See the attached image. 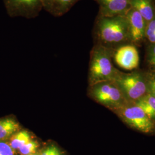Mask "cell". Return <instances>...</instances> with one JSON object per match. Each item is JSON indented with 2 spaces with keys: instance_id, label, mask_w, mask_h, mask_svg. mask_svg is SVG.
Listing matches in <instances>:
<instances>
[{
  "instance_id": "obj_7",
  "label": "cell",
  "mask_w": 155,
  "mask_h": 155,
  "mask_svg": "<svg viewBox=\"0 0 155 155\" xmlns=\"http://www.w3.org/2000/svg\"><path fill=\"white\" fill-rule=\"evenodd\" d=\"M113 58L118 66L126 70H132L139 66V52L133 45H123L117 48Z\"/></svg>"
},
{
  "instance_id": "obj_19",
  "label": "cell",
  "mask_w": 155,
  "mask_h": 155,
  "mask_svg": "<svg viewBox=\"0 0 155 155\" xmlns=\"http://www.w3.org/2000/svg\"><path fill=\"white\" fill-rule=\"evenodd\" d=\"M0 155H15V150L5 141H0Z\"/></svg>"
},
{
  "instance_id": "obj_13",
  "label": "cell",
  "mask_w": 155,
  "mask_h": 155,
  "mask_svg": "<svg viewBox=\"0 0 155 155\" xmlns=\"http://www.w3.org/2000/svg\"><path fill=\"white\" fill-rule=\"evenodd\" d=\"M135 104L140 107L146 114L155 122V97L147 93L137 101Z\"/></svg>"
},
{
  "instance_id": "obj_8",
  "label": "cell",
  "mask_w": 155,
  "mask_h": 155,
  "mask_svg": "<svg viewBox=\"0 0 155 155\" xmlns=\"http://www.w3.org/2000/svg\"><path fill=\"white\" fill-rule=\"evenodd\" d=\"M125 15L128 22L130 41L134 43L140 42L145 38L148 22L138 12L131 7Z\"/></svg>"
},
{
  "instance_id": "obj_20",
  "label": "cell",
  "mask_w": 155,
  "mask_h": 155,
  "mask_svg": "<svg viewBox=\"0 0 155 155\" xmlns=\"http://www.w3.org/2000/svg\"><path fill=\"white\" fill-rule=\"evenodd\" d=\"M54 145H51L47 147L45 149L43 150L41 153V155H52L53 151Z\"/></svg>"
},
{
  "instance_id": "obj_12",
  "label": "cell",
  "mask_w": 155,
  "mask_h": 155,
  "mask_svg": "<svg viewBox=\"0 0 155 155\" xmlns=\"http://www.w3.org/2000/svg\"><path fill=\"white\" fill-rule=\"evenodd\" d=\"M20 129L18 122L12 118H3L0 120V141H5Z\"/></svg>"
},
{
  "instance_id": "obj_15",
  "label": "cell",
  "mask_w": 155,
  "mask_h": 155,
  "mask_svg": "<svg viewBox=\"0 0 155 155\" xmlns=\"http://www.w3.org/2000/svg\"><path fill=\"white\" fill-rule=\"evenodd\" d=\"M38 146L39 145L38 142L31 140L26 144L22 145L18 150L21 155H32L35 153Z\"/></svg>"
},
{
  "instance_id": "obj_11",
  "label": "cell",
  "mask_w": 155,
  "mask_h": 155,
  "mask_svg": "<svg viewBox=\"0 0 155 155\" xmlns=\"http://www.w3.org/2000/svg\"><path fill=\"white\" fill-rule=\"evenodd\" d=\"M130 7L136 10L147 22L155 16V7L153 0H131Z\"/></svg>"
},
{
  "instance_id": "obj_6",
  "label": "cell",
  "mask_w": 155,
  "mask_h": 155,
  "mask_svg": "<svg viewBox=\"0 0 155 155\" xmlns=\"http://www.w3.org/2000/svg\"><path fill=\"white\" fill-rule=\"evenodd\" d=\"M4 2L8 15L12 18H35L43 9L41 0H4Z\"/></svg>"
},
{
  "instance_id": "obj_2",
  "label": "cell",
  "mask_w": 155,
  "mask_h": 155,
  "mask_svg": "<svg viewBox=\"0 0 155 155\" xmlns=\"http://www.w3.org/2000/svg\"><path fill=\"white\" fill-rule=\"evenodd\" d=\"M114 49L95 44L91 52L89 64V85L114 81L121 71L112 63Z\"/></svg>"
},
{
  "instance_id": "obj_5",
  "label": "cell",
  "mask_w": 155,
  "mask_h": 155,
  "mask_svg": "<svg viewBox=\"0 0 155 155\" xmlns=\"http://www.w3.org/2000/svg\"><path fill=\"white\" fill-rule=\"evenodd\" d=\"M129 127L140 132L152 133L155 132V122L135 103L129 102L114 112Z\"/></svg>"
},
{
  "instance_id": "obj_1",
  "label": "cell",
  "mask_w": 155,
  "mask_h": 155,
  "mask_svg": "<svg viewBox=\"0 0 155 155\" xmlns=\"http://www.w3.org/2000/svg\"><path fill=\"white\" fill-rule=\"evenodd\" d=\"M94 35L96 44L114 50L129 41V27L126 15H98L94 25Z\"/></svg>"
},
{
  "instance_id": "obj_14",
  "label": "cell",
  "mask_w": 155,
  "mask_h": 155,
  "mask_svg": "<svg viewBox=\"0 0 155 155\" xmlns=\"http://www.w3.org/2000/svg\"><path fill=\"white\" fill-rule=\"evenodd\" d=\"M31 140V135L26 130L18 131L10 138L9 144L14 150H18L22 145Z\"/></svg>"
},
{
  "instance_id": "obj_17",
  "label": "cell",
  "mask_w": 155,
  "mask_h": 155,
  "mask_svg": "<svg viewBox=\"0 0 155 155\" xmlns=\"http://www.w3.org/2000/svg\"><path fill=\"white\" fill-rule=\"evenodd\" d=\"M146 75L147 83V92L155 97V71L150 72Z\"/></svg>"
},
{
  "instance_id": "obj_16",
  "label": "cell",
  "mask_w": 155,
  "mask_h": 155,
  "mask_svg": "<svg viewBox=\"0 0 155 155\" xmlns=\"http://www.w3.org/2000/svg\"><path fill=\"white\" fill-rule=\"evenodd\" d=\"M145 38L148 39L151 44H155V16L147 23Z\"/></svg>"
},
{
  "instance_id": "obj_4",
  "label": "cell",
  "mask_w": 155,
  "mask_h": 155,
  "mask_svg": "<svg viewBox=\"0 0 155 155\" xmlns=\"http://www.w3.org/2000/svg\"><path fill=\"white\" fill-rule=\"evenodd\" d=\"M129 102L135 103L148 93L146 75L138 71L121 73L113 81Z\"/></svg>"
},
{
  "instance_id": "obj_9",
  "label": "cell",
  "mask_w": 155,
  "mask_h": 155,
  "mask_svg": "<svg viewBox=\"0 0 155 155\" xmlns=\"http://www.w3.org/2000/svg\"><path fill=\"white\" fill-rule=\"evenodd\" d=\"M100 6L98 15L114 16L126 15L130 8L131 0H95Z\"/></svg>"
},
{
  "instance_id": "obj_18",
  "label": "cell",
  "mask_w": 155,
  "mask_h": 155,
  "mask_svg": "<svg viewBox=\"0 0 155 155\" xmlns=\"http://www.w3.org/2000/svg\"><path fill=\"white\" fill-rule=\"evenodd\" d=\"M147 61L155 71V44H151L147 50Z\"/></svg>"
},
{
  "instance_id": "obj_10",
  "label": "cell",
  "mask_w": 155,
  "mask_h": 155,
  "mask_svg": "<svg viewBox=\"0 0 155 155\" xmlns=\"http://www.w3.org/2000/svg\"><path fill=\"white\" fill-rule=\"evenodd\" d=\"M80 0H41L43 9L53 16H63Z\"/></svg>"
},
{
  "instance_id": "obj_22",
  "label": "cell",
  "mask_w": 155,
  "mask_h": 155,
  "mask_svg": "<svg viewBox=\"0 0 155 155\" xmlns=\"http://www.w3.org/2000/svg\"><path fill=\"white\" fill-rule=\"evenodd\" d=\"M36 155V154H32V155Z\"/></svg>"
},
{
  "instance_id": "obj_3",
  "label": "cell",
  "mask_w": 155,
  "mask_h": 155,
  "mask_svg": "<svg viewBox=\"0 0 155 155\" xmlns=\"http://www.w3.org/2000/svg\"><path fill=\"white\" fill-rule=\"evenodd\" d=\"M89 94L92 99L113 112L129 103L113 81L102 82L90 86Z\"/></svg>"
},
{
  "instance_id": "obj_21",
  "label": "cell",
  "mask_w": 155,
  "mask_h": 155,
  "mask_svg": "<svg viewBox=\"0 0 155 155\" xmlns=\"http://www.w3.org/2000/svg\"><path fill=\"white\" fill-rule=\"evenodd\" d=\"M52 155H61V153L59 151V150H58L55 146L54 145V148H53V151H52Z\"/></svg>"
}]
</instances>
